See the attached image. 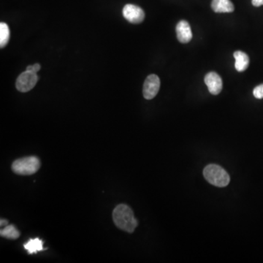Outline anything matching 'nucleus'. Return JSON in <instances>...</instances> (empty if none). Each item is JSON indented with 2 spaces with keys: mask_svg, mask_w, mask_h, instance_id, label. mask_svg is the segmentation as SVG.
I'll list each match as a JSON object with an SVG mask.
<instances>
[{
  "mask_svg": "<svg viewBox=\"0 0 263 263\" xmlns=\"http://www.w3.org/2000/svg\"><path fill=\"white\" fill-rule=\"evenodd\" d=\"M113 219L118 228L129 233H132L138 225L132 210L125 204H120L114 208Z\"/></svg>",
  "mask_w": 263,
  "mask_h": 263,
  "instance_id": "nucleus-1",
  "label": "nucleus"
},
{
  "mask_svg": "<svg viewBox=\"0 0 263 263\" xmlns=\"http://www.w3.org/2000/svg\"><path fill=\"white\" fill-rule=\"evenodd\" d=\"M203 175L207 181L216 187H227L230 181L226 170L217 164L206 166L204 169Z\"/></svg>",
  "mask_w": 263,
  "mask_h": 263,
  "instance_id": "nucleus-2",
  "label": "nucleus"
},
{
  "mask_svg": "<svg viewBox=\"0 0 263 263\" xmlns=\"http://www.w3.org/2000/svg\"><path fill=\"white\" fill-rule=\"evenodd\" d=\"M40 162L37 157H28L13 162L12 170L16 174L33 175L40 169Z\"/></svg>",
  "mask_w": 263,
  "mask_h": 263,
  "instance_id": "nucleus-3",
  "label": "nucleus"
},
{
  "mask_svg": "<svg viewBox=\"0 0 263 263\" xmlns=\"http://www.w3.org/2000/svg\"><path fill=\"white\" fill-rule=\"evenodd\" d=\"M39 78L37 73L26 70L23 72L16 80V89L21 92H30L35 87Z\"/></svg>",
  "mask_w": 263,
  "mask_h": 263,
  "instance_id": "nucleus-4",
  "label": "nucleus"
},
{
  "mask_svg": "<svg viewBox=\"0 0 263 263\" xmlns=\"http://www.w3.org/2000/svg\"><path fill=\"white\" fill-rule=\"evenodd\" d=\"M123 16L127 21L134 24L143 22L145 19V13L143 9L132 4H126L124 7Z\"/></svg>",
  "mask_w": 263,
  "mask_h": 263,
  "instance_id": "nucleus-5",
  "label": "nucleus"
},
{
  "mask_svg": "<svg viewBox=\"0 0 263 263\" xmlns=\"http://www.w3.org/2000/svg\"><path fill=\"white\" fill-rule=\"evenodd\" d=\"M160 88V78L157 75H149L143 84V94L145 99H152L157 96Z\"/></svg>",
  "mask_w": 263,
  "mask_h": 263,
  "instance_id": "nucleus-6",
  "label": "nucleus"
},
{
  "mask_svg": "<svg viewBox=\"0 0 263 263\" xmlns=\"http://www.w3.org/2000/svg\"><path fill=\"white\" fill-rule=\"evenodd\" d=\"M205 84L208 88L210 93L217 95L222 92V80L215 72H210L205 76Z\"/></svg>",
  "mask_w": 263,
  "mask_h": 263,
  "instance_id": "nucleus-7",
  "label": "nucleus"
},
{
  "mask_svg": "<svg viewBox=\"0 0 263 263\" xmlns=\"http://www.w3.org/2000/svg\"><path fill=\"white\" fill-rule=\"evenodd\" d=\"M177 38L181 43H188L193 38L191 27L187 21L182 20L176 26Z\"/></svg>",
  "mask_w": 263,
  "mask_h": 263,
  "instance_id": "nucleus-8",
  "label": "nucleus"
},
{
  "mask_svg": "<svg viewBox=\"0 0 263 263\" xmlns=\"http://www.w3.org/2000/svg\"><path fill=\"white\" fill-rule=\"evenodd\" d=\"M211 7L215 13H232L235 10L230 0H213Z\"/></svg>",
  "mask_w": 263,
  "mask_h": 263,
  "instance_id": "nucleus-9",
  "label": "nucleus"
},
{
  "mask_svg": "<svg viewBox=\"0 0 263 263\" xmlns=\"http://www.w3.org/2000/svg\"><path fill=\"white\" fill-rule=\"evenodd\" d=\"M235 59V69L238 72H243L249 66V58L246 53L243 51H235L233 54Z\"/></svg>",
  "mask_w": 263,
  "mask_h": 263,
  "instance_id": "nucleus-10",
  "label": "nucleus"
},
{
  "mask_svg": "<svg viewBox=\"0 0 263 263\" xmlns=\"http://www.w3.org/2000/svg\"><path fill=\"white\" fill-rule=\"evenodd\" d=\"M26 250L29 255L37 253V252L43 250V241L40 238H36L30 239L27 243L24 245Z\"/></svg>",
  "mask_w": 263,
  "mask_h": 263,
  "instance_id": "nucleus-11",
  "label": "nucleus"
},
{
  "mask_svg": "<svg viewBox=\"0 0 263 263\" xmlns=\"http://www.w3.org/2000/svg\"><path fill=\"white\" fill-rule=\"evenodd\" d=\"M1 237L8 238V239H17L20 236V232L13 225H7L0 231Z\"/></svg>",
  "mask_w": 263,
  "mask_h": 263,
  "instance_id": "nucleus-12",
  "label": "nucleus"
},
{
  "mask_svg": "<svg viewBox=\"0 0 263 263\" xmlns=\"http://www.w3.org/2000/svg\"><path fill=\"white\" fill-rule=\"evenodd\" d=\"M10 29L5 23L1 22L0 24V47L4 48L8 43L10 40Z\"/></svg>",
  "mask_w": 263,
  "mask_h": 263,
  "instance_id": "nucleus-13",
  "label": "nucleus"
},
{
  "mask_svg": "<svg viewBox=\"0 0 263 263\" xmlns=\"http://www.w3.org/2000/svg\"><path fill=\"white\" fill-rule=\"evenodd\" d=\"M253 95L257 99H263V84L255 87L253 91Z\"/></svg>",
  "mask_w": 263,
  "mask_h": 263,
  "instance_id": "nucleus-14",
  "label": "nucleus"
},
{
  "mask_svg": "<svg viewBox=\"0 0 263 263\" xmlns=\"http://www.w3.org/2000/svg\"><path fill=\"white\" fill-rule=\"evenodd\" d=\"M40 69V64H34L33 66H29L27 67L26 70L30 71V72H34V73H37L39 70Z\"/></svg>",
  "mask_w": 263,
  "mask_h": 263,
  "instance_id": "nucleus-15",
  "label": "nucleus"
},
{
  "mask_svg": "<svg viewBox=\"0 0 263 263\" xmlns=\"http://www.w3.org/2000/svg\"><path fill=\"white\" fill-rule=\"evenodd\" d=\"M252 3L255 7H260L263 5V0H252Z\"/></svg>",
  "mask_w": 263,
  "mask_h": 263,
  "instance_id": "nucleus-16",
  "label": "nucleus"
},
{
  "mask_svg": "<svg viewBox=\"0 0 263 263\" xmlns=\"http://www.w3.org/2000/svg\"><path fill=\"white\" fill-rule=\"evenodd\" d=\"M0 225H1V227L7 226V225H8V222H7V220H5V219H1V221H0Z\"/></svg>",
  "mask_w": 263,
  "mask_h": 263,
  "instance_id": "nucleus-17",
  "label": "nucleus"
}]
</instances>
